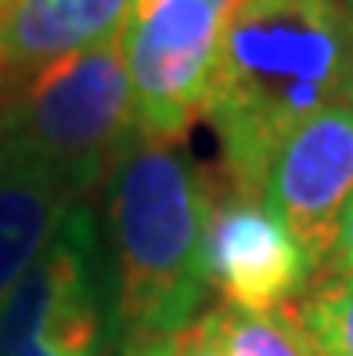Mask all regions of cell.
<instances>
[{
	"label": "cell",
	"instance_id": "6da1fadb",
	"mask_svg": "<svg viewBox=\"0 0 353 356\" xmlns=\"http://www.w3.org/2000/svg\"><path fill=\"white\" fill-rule=\"evenodd\" d=\"M353 18L343 0H249L223 26L205 122L220 140L223 180L263 195L281 140L343 101Z\"/></svg>",
	"mask_w": 353,
	"mask_h": 356
},
{
	"label": "cell",
	"instance_id": "7a4b0ae2",
	"mask_svg": "<svg viewBox=\"0 0 353 356\" xmlns=\"http://www.w3.org/2000/svg\"><path fill=\"white\" fill-rule=\"evenodd\" d=\"M213 177L184 144L137 140L109 180V223L119 266L116 321L130 342L173 339L195 324L210 291L202 263Z\"/></svg>",
	"mask_w": 353,
	"mask_h": 356
},
{
	"label": "cell",
	"instance_id": "3957f363",
	"mask_svg": "<svg viewBox=\"0 0 353 356\" xmlns=\"http://www.w3.org/2000/svg\"><path fill=\"white\" fill-rule=\"evenodd\" d=\"M0 140L51 170L76 198L109 184L141 140L119 40L15 83L0 101Z\"/></svg>",
	"mask_w": 353,
	"mask_h": 356
},
{
	"label": "cell",
	"instance_id": "277c9868",
	"mask_svg": "<svg viewBox=\"0 0 353 356\" xmlns=\"http://www.w3.org/2000/svg\"><path fill=\"white\" fill-rule=\"evenodd\" d=\"M227 18L210 0H134L119 33L141 140L184 144L205 115Z\"/></svg>",
	"mask_w": 353,
	"mask_h": 356
},
{
	"label": "cell",
	"instance_id": "5b68a950",
	"mask_svg": "<svg viewBox=\"0 0 353 356\" xmlns=\"http://www.w3.org/2000/svg\"><path fill=\"white\" fill-rule=\"evenodd\" d=\"M97 223L76 205L58 238L0 299V356H101Z\"/></svg>",
	"mask_w": 353,
	"mask_h": 356
},
{
	"label": "cell",
	"instance_id": "8992f818",
	"mask_svg": "<svg viewBox=\"0 0 353 356\" xmlns=\"http://www.w3.org/2000/svg\"><path fill=\"white\" fill-rule=\"evenodd\" d=\"M205 281L223 296V306L271 313L303 299L321 270L285 220L263 202L227 180H213L202 241Z\"/></svg>",
	"mask_w": 353,
	"mask_h": 356
},
{
	"label": "cell",
	"instance_id": "52a82bcc",
	"mask_svg": "<svg viewBox=\"0 0 353 356\" xmlns=\"http://www.w3.org/2000/svg\"><path fill=\"white\" fill-rule=\"evenodd\" d=\"M353 195V112L328 104L281 140L263 184V202L314 256L321 277L343 205Z\"/></svg>",
	"mask_w": 353,
	"mask_h": 356
},
{
	"label": "cell",
	"instance_id": "ba28073f",
	"mask_svg": "<svg viewBox=\"0 0 353 356\" xmlns=\"http://www.w3.org/2000/svg\"><path fill=\"white\" fill-rule=\"evenodd\" d=\"M134 0H0V72L15 83L116 44Z\"/></svg>",
	"mask_w": 353,
	"mask_h": 356
},
{
	"label": "cell",
	"instance_id": "9c48e42d",
	"mask_svg": "<svg viewBox=\"0 0 353 356\" xmlns=\"http://www.w3.org/2000/svg\"><path fill=\"white\" fill-rule=\"evenodd\" d=\"M76 198L51 170L0 140V299L58 238Z\"/></svg>",
	"mask_w": 353,
	"mask_h": 356
},
{
	"label": "cell",
	"instance_id": "30bf717a",
	"mask_svg": "<svg viewBox=\"0 0 353 356\" xmlns=\"http://www.w3.org/2000/svg\"><path fill=\"white\" fill-rule=\"evenodd\" d=\"M213 321L227 356H324L303 327L296 302L271 313H249L238 306H217Z\"/></svg>",
	"mask_w": 353,
	"mask_h": 356
},
{
	"label": "cell",
	"instance_id": "8fae6325",
	"mask_svg": "<svg viewBox=\"0 0 353 356\" xmlns=\"http://www.w3.org/2000/svg\"><path fill=\"white\" fill-rule=\"evenodd\" d=\"M296 313L310 339L324 356H353V277L324 274L303 299H296Z\"/></svg>",
	"mask_w": 353,
	"mask_h": 356
},
{
	"label": "cell",
	"instance_id": "7c38bea8",
	"mask_svg": "<svg viewBox=\"0 0 353 356\" xmlns=\"http://www.w3.org/2000/svg\"><path fill=\"white\" fill-rule=\"evenodd\" d=\"M173 349L177 356H227L223 342H220V331L213 321V309L198 317L191 327H184L180 334H173Z\"/></svg>",
	"mask_w": 353,
	"mask_h": 356
},
{
	"label": "cell",
	"instance_id": "4fadbf2b",
	"mask_svg": "<svg viewBox=\"0 0 353 356\" xmlns=\"http://www.w3.org/2000/svg\"><path fill=\"white\" fill-rule=\"evenodd\" d=\"M328 274H350L353 277V195L343 205V216L336 227V241H331L328 256Z\"/></svg>",
	"mask_w": 353,
	"mask_h": 356
},
{
	"label": "cell",
	"instance_id": "5bb4252c",
	"mask_svg": "<svg viewBox=\"0 0 353 356\" xmlns=\"http://www.w3.org/2000/svg\"><path fill=\"white\" fill-rule=\"evenodd\" d=\"M123 356H177L173 339H144V342H130L123 349Z\"/></svg>",
	"mask_w": 353,
	"mask_h": 356
},
{
	"label": "cell",
	"instance_id": "9a60e30c",
	"mask_svg": "<svg viewBox=\"0 0 353 356\" xmlns=\"http://www.w3.org/2000/svg\"><path fill=\"white\" fill-rule=\"evenodd\" d=\"M210 4H213V8H217L223 18H231L235 11H242V8L249 4V0H210Z\"/></svg>",
	"mask_w": 353,
	"mask_h": 356
},
{
	"label": "cell",
	"instance_id": "2e32d148",
	"mask_svg": "<svg viewBox=\"0 0 353 356\" xmlns=\"http://www.w3.org/2000/svg\"><path fill=\"white\" fill-rule=\"evenodd\" d=\"M343 104L353 112V58H350V72H346V87H343Z\"/></svg>",
	"mask_w": 353,
	"mask_h": 356
},
{
	"label": "cell",
	"instance_id": "e0dca14e",
	"mask_svg": "<svg viewBox=\"0 0 353 356\" xmlns=\"http://www.w3.org/2000/svg\"><path fill=\"white\" fill-rule=\"evenodd\" d=\"M8 90H11V79H8L4 72H0V101H4V97H8Z\"/></svg>",
	"mask_w": 353,
	"mask_h": 356
},
{
	"label": "cell",
	"instance_id": "ac0fdd59",
	"mask_svg": "<svg viewBox=\"0 0 353 356\" xmlns=\"http://www.w3.org/2000/svg\"><path fill=\"white\" fill-rule=\"evenodd\" d=\"M343 8L350 11V18H353V0H343Z\"/></svg>",
	"mask_w": 353,
	"mask_h": 356
}]
</instances>
